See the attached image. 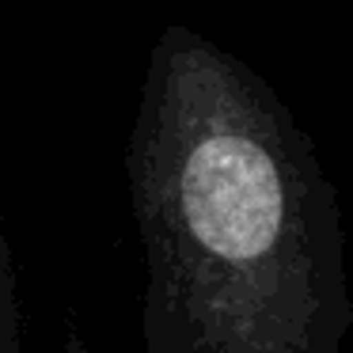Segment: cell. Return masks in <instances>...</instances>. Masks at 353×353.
<instances>
[{"label": "cell", "instance_id": "obj_1", "mask_svg": "<svg viewBox=\"0 0 353 353\" xmlns=\"http://www.w3.org/2000/svg\"><path fill=\"white\" fill-rule=\"evenodd\" d=\"M8 289V259H4V239H0V292Z\"/></svg>", "mask_w": 353, "mask_h": 353}]
</instances>
